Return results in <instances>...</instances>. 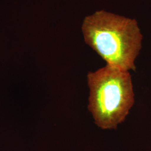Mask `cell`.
<instances>
[{"label": "cell", "instance_id": "obj_2", "mask_svg": "<svg viewBox=\"0 0 151 151\" xmlns=\"http://www.w3.org/2000/svg\"><path fill=\"white\" fill-rule=\"evenodd\" d=\"M88 108L95 123L103 129H116L123 122L135 99L129 72L106 65L87 76Z\"/></svg>", "mask_w": 151, "mask_h": 151}, {"label": "cell", "instance_id": "obj_1", "mask_svg": "<svg viewBox=\"0 0 151 151\" xmlns=\"http://www.w3.org/2000/svg\"><path fill=\"white\" fill-rule=\"evenodd\" d=\"M81 29L85 43L106 65L136 70L143 39L136 20L100 10L86 16Z\"/></svg>", "mask_w": 151, "mask_h": 151}]
</instances>
